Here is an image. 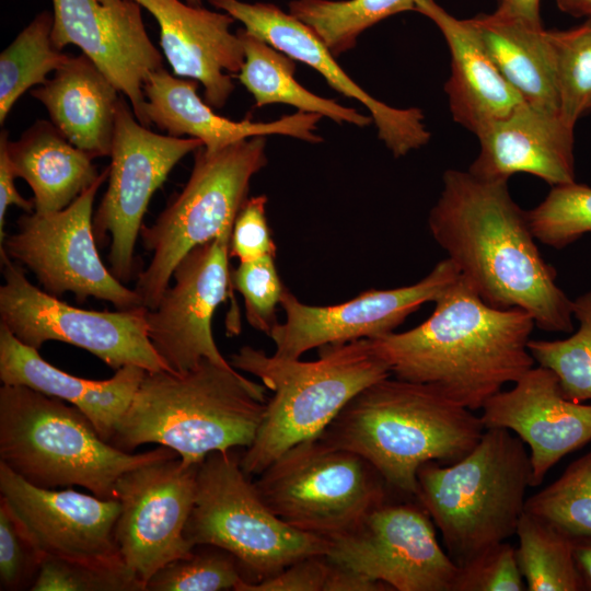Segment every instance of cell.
I'll list each match as a JSON object with an SVG mask.
<instances>
[{"instance_id":"cb8c5ba5","label":"cell","mask_w":591,"mask_h":591,"mask_svg":"<svg viewBox=\"0 0 591 591\" xmlns=\"http://www.w3.org/2000/svg\"><path fill=\"white\" fill-rule=\"evenodd\" d=\"M196 80L172 76L164 67L151 72L143 84L144 111L150 124L167 135L196 138L208 151H217L256 136L282 135L320 143L316 135L320 114L298 111L269 123L235 121L218 115L197 94Z\"/></svg>"},{"instance_id":"f546056e","label":"cell","mask_w":591,"mask_h":591,"mask_svg":"<svg viewBox=\"0 0 591 591\" xmlns=\"http://www.w3.org/2000/svg\"><path fill=\"white\" fill-rule=\"evenodd\" d=\"M244 49V63L237 74L248 90L257 107L282 103L300 112L326 116L336 123H348L358 127L371 124L372 117L343 106L334 100L318 96L303 88L296 79L294 59L276 49L245 28L236 32Z\"/></svg>"},{"instance_id":"f1b7e54d","label":"cell","mask_w":591,"mask_h":591,"mask_svg":"<svg viewBox=\"0 0 591 591\" xmlns=\"http://www.w3.org/2000/svg\"><path fill=\"white\" fill-rule=\"evenodd\" d=\"M467 22L495 67L525 103L559 112L554 55L543 25L496 11Z\"/></svg>"},{"instance_id":"6da1fadb","label":"cell","mask_w":591,"mask_h":591,"mask_svg":"<svg viewBox=\"0 0 591 591\" xmlns=\"http://www.w3.org/2000/svg\"><path fill=\"white\" fill-rule=\"evenodd\" d=\"M428 227L487 304L521 309L545 332L573 331L572 300L556 282L508 182L447 170Z\"/></svg>"},{"instance_id":"f35d334b","label":"cell","mask_w":591,"mask_h":591,"mask_svg":"<svg viewBox=\"0 0 591 591\" xmlns=\"http://www.w3.org/2000/svg\"><path fill=\"white\" fill-rule=\"evenodd\" d=\"M32 591H143L123 559L85 561L44 556Z\"/></svg>"},{"instance_id":"60d3db41","label":"cell","mask_w":591,"mask_h":591,"mask_svg":"<svg viewBox=\"0 0 591 591\" xmlns=\"http://www.w3.org/2000/svg\"><path fill=\"white\" fill-rule=\"evenodd\" d=\"M276 256L265 255L243 262L231 273V285L244 299L245 315L255 329L270 335L276 320V308L285 291L275 263Z\"/></svg>"},{"instance_id":"603a6c76","label":"cell","mask_w":591,"mask_h":591,"mask_svg":"<svg viewBox=\"0 0 591 591\" xmlns=\"http://www.w3.org/2000/svg\"><path fill=\"white\" fill-rule=\"evenodd\" d=\"M573 129L559 112L524 102L476 135L479 152L467 171L485 181L528 173L552 186L573 183Z\"/></svg>"},{"instance_id":"ba28073f","label":"cell","mask_w":591,"mask_h":591,"mask_svg":"<svg viewBox=\"0 0 591 591\" xmlns=\"http://www.w3.org/2000/svg\"><path fill=\"white\" fill-rule=\"evenodd\" d=\"M265 149L266 136H256L217 151L204 146L194 151L182 192L140 231L143 247L152 253L135 288L146 308L158 305L176 265L190 250L233 228L252 177L267 164Z\"/></svg>"},{"instance_id":"d6a6232c","label":"cell","mask_w":591,"mask_h":591,"mask_svg":"<svg viewBox=\"0 0 591 591\" xmlns=\"http://www.w3.org/2000/svg\"><path fill=\"white\" fill-rule=\"evenodd\" d=\"M415 11V0H292L289 13L310 26L333 56L354 48L358 36L396 13Z\"/></svg>"},{"instance_id":"ac0fdd59","label":"cell","mask_w":591,"mask_h":591,"mask_svg":"<svg viewBox=\"0 0 591 591\" xmlns=\"http://www.w3.org/2000/svg\"><path fill=\"white\" fill-rule=\"evenodd\" d=\"M51 39L59 49L69 44L125 94L138 121L150 127L143 84L163 67V57L151 42L135 0H51Z\"/></svg>"},{"instance_id":"52a82bcc","label":"cell","mask_w":591,"mask_h":591,"mask_svg":"<svg viewBox=\"0 0 591 591\" xmlns=\"http://www.w3.org/2000/svg\"><path fill=\"white\" fill-rule=\"evenodd\" d=\"M531 486L532 468L523 441L510 430L490 428L459 461L422 464L415 497L460 566L515 535Z\"/></svg>"},{"instance_id":"836d02e7","label":"cell","mask_w":591,"mask_h":591,"mask_svg":"<svg viewBox=\"0 0 591 591\" xmlns=\"http://www.w3.org/2000/svg\"><path fill=\"white\" fill-rule=\"evenodd\" d=\"M572 316L579 323L569 337L530 339L529 350L537 366L553 371L564 395L578 403L591 401V290L572 300Z\"/></svg>"},{"instance_id":"e575fe53","label":"cell","mask_w":591,"mask_h":591,"mask_svg":"<svg viewBox=\"0 0 591 591\" xmlns=\"http://www.w3.org/2000/svg\"><path fill=\"white\" fill-rule=\"evenodd\" d=\"M525 511L572 538H591V450L548 486L526 498Z\"/></svg>"},{"instance_id":"277c9868","label":"cell","mask_w":591,"mask_h":591,"mask_svg":"<svg viewBox=\"0 0 591 591\" xmlns=\"http://www.w3.org/2000/svg\"><path fill=\"white\" fill-rule=\"evenodd\" d=\"M265 409V387L233 367L205 358L184 373L147 371L111 444L131 452L158 443L199 465L213 451L251 445Z\"/></svg>"},{"instance_id":"44dd1931","label":"cell","mask_w":591,"mask_h":591,"mask_svg":"<svg viewBox=\"0 0 591 591\" xmlns=\"http://www.w3.org/2000/svg\"><path fill=\"white\" fill-rule=\"evenodd\" d=\"M244 24V28L294 60L318 71L327 83L346 97L363 104L378 128L379 138L399 158L428 143L430 132L419 108L399 109L374 99L336 62L314 31L273 3L241 0H208Z\"/></svg>"},{"instance_id":"74e56055","label":"cell","mask_w":591,"mask_h":591,"mask_svg":"<svg viewBox=\"0 0 591 591\" xmlns=\"http://www.w3.org/2000/svg\"><path fill=\"white\" fill-rule=\"evenodd\" d=\"M526 218L536 241L564 248L591 233V187L577 182L552 186L536 207L526 210Z\"/></svg>"},{"instance_id":"9c48e42d","label":"cell","mask_w":591,"mask_h":591,"mask_svg":"<svg viewBox=\"0 0 591 591\" xmlns=\"http://www.w3.org/2000/svg\"><path fill=\"white\" fill-rule=\"evenodd\" d=\"M235 449L213 451L199 464L196 497L185 528L193 545H215L237 560L246 582L268 579L294 561L326 554L328 540L279 519L260 498Z\"/></svg>"},{"instance_id":"d590c367","label":"cell","mask_w":591,"mask_h":591,"mask_svg":"<svg viewBox=\"0 0 591 591\" xmlns=\"http://www.w3.org/2000/svg\"><path fill=\"white\" fill-rule=\"evenodd\" d=\"M553 49L559 112L570 125L591 112V20L547 31Z\"/></svg>"},{"instance_id":"ee69618b","label":"cell","mask_w":591,"mask_h":591,"mask_svg":"<svg viewBox=\"0 0 591 591\" xmlns=\"http://www.w3.org/2000/svg\"><path fill=\"white\" fill-rule=\"evenodd\" d=\"M267 197L254 196L246 199L237 213L230 240V257L243 262L265 255L276 256V245L266 217Z\"/></svg>"},{"instance_id":"b9f144b4","label":"cell","mask_w":591,"mask_h":591,"mask_svg":"<svg viewBox=\"0 0 591 591\" xmlns=\"http://www.w3.org/2000/svg\"><path fill=\"white\" fill-rule=\"evenodd\" d=\"M515 548L496 544L459 566L452 591H523Z\"/></svg>"},{"instance_id":"3957f363","label":"cell","mask_w":591,"mask_h":591,"mask_svg":"<svg viewBox=\"0 0 591 591\" xmlns=\"http://www.w3.org/2000/svg\"><path fill=\"white\" fill-rule=\"evenodd\" d=\"M475 413L390 375L351 398L318 437L360 454L389 486L415 497L422 464L454 463L478 443L485 427Z\"/></svg>"},{"instance_id":"83f0119b","label":"cell","mask_w":591,"mask_h":591,"mask_svg":"<svg viewBox=\"0 0 591 591\" xmlns=\"http://www.w3.org/2000/svg\"><path fill=\"white\" fill-rule=\"evenodd\" d=\"M15 177L34 193L35 212L49 213L71 205L100 176L93 158L72 144L51 121L36 120L15 141H7Z\"/></svg>"},{"instance_id":"4316f807","label":"cell","mask_w":591,"mask_h":591,"mask_svg":"<svg viewBox=\"0 0 591 591\" xmlns=\"http://www.w3.org/2000/svg\"><path fill=\"white\" fill-rule=\"evenodd\" d=\"M119 91L85 55L72 57L31 95L54 126L90 157H109Z\"/></svg>"},{"instance_id":"ffe728a7","label":"cell","mask_w":591,"mask_h":591,"mask_svg":"<svg viewBox=\"0 0 591 591\" xmlns=\"http://www.w3.org/2000/svg\"><path fill=\"white\" fill-rule=\"evenodd\" d=\"M480 410L485 429L510 430L529 447L532 486L541 485L558 461L591 441V404L567 398L556 374L537 364Z\"/></svg>"},{"instance_id":"c3c4849f","label":"cell","mask_w":591,"mask_h":591,"mask_svg":"<svg viewBox=\"0 0 591 591\" xmlns=\"http://www.w3.org/2000/svg\"><path fill=\"white\" fill-rule=\"evenodd\" d=\"M557 8L575 18L591 20V0H555Z\"/></svg>"},{"instance_id":"7402d4cb","label":"cell","mask_w":591,"mask_h":591,"mask_svg":"<svg viewBox=\"0 0 591 591\" xmlns=\"http://www.w3.org/2000/svg\"><path fill=\"white\" fill-rule=\"evenodd\" d=\"M160 26V45L173 73L204 85L205 102L221 108L234 91L229 73H239L244 49L230 32L235 19L179 0H135Z\"/></svg>"},{"instance_id":"ab89813d","label":"cell","mask_w":591,"mask_h":591,"mask_svg":"<svg viewBox=\"0 0 591 591\" xmlns=\"http://www.w3.org/2000/svg\"><path fill=\"white\" fill-rule=\"evenodd\" d=\"M366 579L331 561L325 554L301 558L271 578L242 581L236 591H362Z\"/></svg>"},{"instance_id":"f6af8a7d","label":"cell","mask_w":591,"mask_h":591,"mask_svg":"<svg viewBox=\"0 0 591 591\" xmlns=\"http://www.w3.org/2000/svg\"><path fill=\"white\" fill-rule=\"evenodd\" d=\"M8 139V131L3 130L0 135V245L7 235L4 232L5 215L10 206H16L25 212L35 211L34 200L25 199L15 187V175L7 151Z\"/></svg>"},{"instance_id":"9a60e30c","label":"cell","mask_w":591,"mask_h":591,"mask_svg":"<svg viewBox=\"0 0 591 591\" xmlns=\"http://www.w3.org/2000/svg\"><path fill=\"white\" fill-rule=\"evenodd\" d=\"M199 465L179 456L124 473L115 484L120 511L115 540L126 565L144 583L163 566L187 556L185 528L196 497Z\"/></svg>"},{"instance_id":"8fae6325","label":"cell","mask_w":591,"mask_h":591,"mask_svg":"<svg viewBox=\"0 0 591 591\" xmlns=\"http://www.w3.org/2000/svg\"><path fill=\"white\" fill-rule=\"evenodd\" d=\"M0 257V320L20 341L37 350L46 341L67 343L114 370L128 364L150 372L167 370L148 336V308L111 312L72 306L32 285L5 252Z\"/></svg>"},{"instance_id":"d6986e66","label":"cell","mask_w":591,"mask_h":591,"mask_svg":"<svg viewBox=\"0 0 591 591\" xmlns=\"http://www.w3.org/2000/svg\"><path fill=\"white\" fill-rule=\"evenodd\" d=\"M0 494L19 528L44 556L111 561L123 559L115 524L117 499H102L71 488L33 485L0 463ZM124 560V559H123Z\"/></svg>"},{"instance_id":"8d00e7d4","label":"cell","mask_w":591,"mask_h":591,"mask_svg":"<svg viewBox=\"0 0 591 591\" xmlns=\"http://www.w3.org/2000/svg\"><path fill=\"white\" fill-rule=\"evenodd\" d=\"M242 581L245 580L236 558L221 547L205 544L160 568L146 583V590H236Z\"/></svg>"},{"instance_id":"d4e9b609","label":"cell","mask_w":591,"mask_h":591,"mask_svg":"<svg viewBox=\"0 0 591 591\" xmlns=\"http://www.w3.org/2000/svg\"><path fill=\"white\" fill-rule=\"evenodd\" d=\"M147 370L125 366L108 380L94 381L69 374L42 358L38 350L20 341L0 323V380L24 385L70 403L111 443L116 427L129 407Z\"/></svg>"},{"instance_id":"7c38bea8","label":"cell","mask_w":591,"mask_h":591,"mask_svg":"<svg viewBox=\"0 0 591 591\" xmlns=\"http://www.w3.org/2000/svg\"><path fill=\"white\" fill-rule=\"evenodd\" d=\"M107 177L108 167L62 210L21 216L16 231L5 235L0 252L27 267L51 296L72 292L80 302L93 297L117 310H128L142 306V298L104 265L93 232L94 198Z\"/></svg>"},{"instance_id":"4dcf8cb0","label":"cell","mask_w":591,"mask_h":591,"mask_svg":"<svg viewBox=\"0 0 591 591\" xmlns=\"http://www.w3.org/2000/svg\"><path fill=\"white\" fill-rule=\"evenodd\" d=\"M515 535V555L526 590H584L575 559V538L525 510Z\"/></svg>"},{"instance_id":"7dc6e473","label":"cell","mask_w":591,"mask_h":591,"mask_svg":"<svg viewBox=\"0 0 591 591\" xmlns=\"http://www.w3.org/2000/svg\"><path fill=\"white\" fill-rule=\"evenodd\" d=\"M573 553L584 589L591 590V538H575Z\"/></svg>"},{"instance_id":"484cf974","label":"cell","mask_w":591,"mask_h":591,"mask_svg":"<svg viewBox=\"0 0 591 591\" xmlns=\"http://www.w3.org/2000/svg\"><path fill=\"white\" fill-rule=\"evenodd\" d=\"M415 11L442 33L451 55L444 85L454 121L478 135L525 101L495 67L467 20H459L434 0H415Z\"/></svg>"},{"instance_id":"8992f818","label":"cell","mask_w":591,"mask_h":591,"mask_svg":"<svg viewBox=\"0 0 591 591\" xmlns=\"http://www.w3.org/2000/svg\"><path fill=\"white\" fill-rule=\"evenodd\" d=\"M24 385L0 387V463L28 483L80 486L102 499H116L126 472L179 456L171 448L131 454L103 440L77 407Z\"/></svg>"},{"instance_id":"1f68e13d","label":"cell","mask_w":591,"mask_h":591,"mask_svg":"<svg viewBox=\"0 0 591 591\" xmlns=\"http://www.w3.org/2000/svg\"><path fill=\"white\" fill-rule=\"evenodd\" d=\"M54 14L38 13L0 55V123L30 88L44 84L70 56L53 43Z\"/></svg>"},{"instance_id":"5bb4252c","label":"cell","mask_w":591,"mask_h":591,"mask_svg":"<svg viewBox=\"0 0 591 591\" xmlns=\"http://www.w3.org/2000/svg\"><path fill=\"white\" fill-rule=\"evenodd\" d=\"M325 555L396 591H452L459 569L420 503L385 501L352 530L329 538Z\"/></svg>"},{"instance_id":"681fc988","label":"cell","mask_w":591,"mask_h":591,"mask_svg":"<svg viewBox=\"0 0 591 591\" xmlns=\"http://www.w3.org/2000/svg\"><path fill=\"white\" fill-rule=\"evenodd\" d=\"M185 2L194 7H202V0H185Z\"/></svg>"},{"instance_id":"4fadbf2b","label":"cell","mask_w":591,"mask_h":591,"mask_svg":"<svg viewBox=\"0 0 591 591\" xmlns=\"http://www.w3.org/2000/svg\"><path fill=\"white\" fill-rule=\"evenodd\" d=\"M202 142L153 132L141 125L120 96L108 166V186L93 216L97 243L111 235L109 270L120 282L130 280L135 245L155 190L173 167Z\"/></svg>"},{"instance_id":"7bdbcfd3","label":"cell","mask_w":591,"mask_h":591,"mask_svg":"<svg viewBox=\"0 0 591 591\" xmlns=\"http://www.w3.org/2000/svg\"><path fill=\"white\" fill-rule=\"evenodd\" d=\"M42 556L23 534L3 500H0V589L32 588Z\"/></svg>"},{"instance_id":"2e32d148","label":"cell","mask_w":591,"mask_h":591,"mask_svg":"<svg viewBox=\"0 0 591 591\" xmlns=\"http://www.w3.org/2000/svg\"><path fill=\"white\" fill-rule=\"evenodd\" d=\"M232 230L190 250L173 271L174 285L154 309L147 310L149 339L171 372L189 371L205 358L232 367L219 351L211 329L217 308L231 293Z\"/></svg>"},{"instance_id":"30bf717a","label":"cell","mask_w":591,"mask_h":591,"mask_svg":"<svg viewBox=\"0 0 591 591\" xmlns=\"http://www.w3.org/2000/svg\"><path fill=\"white\" fill-rule=\"evenodd\" d=\"M254 485L283 522L327 540L349 532L384 503L389 486L363 456L321 437L288 449Z\"/></svg>"},{"instance_id":"7a4b0ae2","label":"cell","mask_w":591,"mask_h":591,"mask_svg":"<svg viewBox=\"0 0 591 591\" xmlns=\"http://www.w3.org/2000/svg\"><path fill=\"white\" fill-rule=\"evenodd\" d=\"M534 326L521 309L487 304L460 275L422 323L370 340L394 378L427 384L477 412L536 366L528 346Z\"/></svg>"},{"instance_id":"e0dca14e","label":"cell","mask_w":591,"mask_h":591,"mask_svg":"<svg viewBox=\"0 0 591 591\" xmlns=\"http://www.w3.org/2000/svg\"><path fill=\"white\" fill-rule=\"evenodd\" d=\"M459 276L457 267L447 257L416 283L369 289L347 302L327 306L302 303L286 288L280 301L285 322L277 323L269 335L274 355L299 359L324 345L390 334L422 304L434 302Z\"/></svg>"},{"instance_id":"5b68a950","label":"cell","mask_w":591,"mask_h":591,"mask_svg":"<svg viewBox=\"0 0 591 591\" xmlns=\"http://www.w3.org/2000/svg\"><path fill=\"white\" fill-rule=\"evenodd\" d=\"M229 362L257 376L274 393L255 439L241 455L248 476L259 475L297 443L318 437L359 392L391 375L370 338L324 345L313 361L268 356L243 346Z\"/></svg>"},{"instance_id":"bcb514c9","label":"cell","mask_w":591,"mask_h":591,"mask_svg":"<svg viewBox=\"0 0 591 591\" xmlns=\"http://www.w3.org/2000/svg\"><path fill=\"white\" fill-rule=\"evenodd\" d=\"M497 13L543 25L540 15V0H498Z\"/></svg>"}]
</instances>
